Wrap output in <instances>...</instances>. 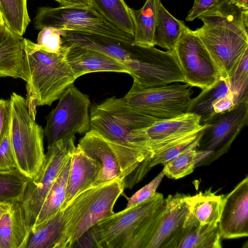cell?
Masks as SVG:
<instances>
[{
	"label": "cell",
	"mask_w": 248,
	"mask_h": 248,
	"mask_svg": "<svg viewBox=\"0 0 248 248\" xmlns=\"http://www.w3.org/2000/svg\"><path fill=\"white\" fill-rule=\"evenodd\" d=\"M198 18L203 25L193 32L227 82L248 49V11L223 0Z\"/></svg>",
	"instance_id": "6da1fadb"
},
{
	"label": "cell",
	"mask_w": 248,
	"mask_h": 248,
	"mask_svg": "<svg viewBox=\"0 0 248 248\" xmlns=\"http://www.w3.org/2000/svg\"><path fill=\"white\" fill-rule=\"evenodd\" d=\"M29 111L35 119L38 106L51 105L59 99L76 78L66 58L68 47L58 53H49L31 40L22 42Z\"/></svg>",
	"instance_id": "7a4b0ae2"
},
{
	"label": "cell",
	"mask_w": 248,
	"mask_h": 248,
	"mask_svg": "<svg viewBox=\"0 0 248 248\" xmlns=\"http://www.w3.org/2000/svg\"><path fill=\"white\" fill-rule=\"evenodd\" d=\"M124 188L114 179L78 193L62 211L64 228L59 248H71L90 228L114 213L113 208Z\"/></svg>",
	"instance_id": "3957f363"
},
{
	"label": "cell",
	"mask_w": 248,
	"mask_h": 248,
	"mask_svg": "<svg viewBox=\"0 0 248 248\" xmlns=\"http://www.w3.org/2000/svg\"><path fill=\"white\" fill-rule=\"evenodd\" d=\"M160 120L135 110L124 97L112 96L91 106L90 130H95L112 141L153 155L142 130Z\"/></svg>",
	"instance_id": "277c9868"
},
{
	"label": "cell",
	"mask_w": 248,
	"mask_h": 248,
	"mask_svg": "<svg viewBox=\"0 0 248 248\" xmlns=\"http://www.w3.org/2000/svg\"><path fill=\"white\" fill-rule=\"evenodd\" d=\"M164 199L156 192L148 199L104 218L84 234L93 248H129Z\"/></svg>",
	"instance_id": "5b68a950"
},
{
	"label": "cell",
	"mask_w": 248,
	"mask_h": 248,
	"mask_svg": "<svg viewBox=\"0 0 248 248\" xmlns=\"http://www.w3.org/2000/svg\"><path fill=\"white\" fill-rule=\"evenodd\" d=\"M10 100V135L17 168L32 179L38 175L45 160L44 129L30 114L25 98L13 93Z\"/></svg>",
	"instance_id": "8992f818"
},
{
	"label": "cell",
	"mask_w": 248,
	"mask_h": 248,
	"mask_svg": "<svg viewBox=\"0 0 248 248\" xmlns=\"http://www.w3.org/2000/svg\"><path fill=\"white\" fill-rule=\"evenodd\" d=\"M34 26L37 30L53 28L134 41L133 35L115 26L93 7H40L34 19Z\"/></svg>",
	"instance_id": "52a82bcc"
},
{
	"label": "cell",
	"mask_w": 248,
	"mask_h": 248,
	"mask_svg": "<svg viewBox=\"0 0 248 248\" xmlns=\"http://www.w3.org/2000/svg\"><path fill=\"white\" fill-rule=\"evenodd\" d=\"M186 83L145 88L133 82L123 97L132 108L159 119L176 117L186 113L193 93Z\"/></svg>",
	"instance_id": "ba28073f"
},
{
	"label": "cell",
	"mask_w": 248,
	"mask_h": 248,
	"mask_svg": "<svg viewBox=\"0 0 248 248\" xmlns=\"http://www.w3.org/2000/svg\"><path fill=\"white\" fill-rule=\"evenodd\" d=\"M75 140L74 136L48 145L39 173L30 179L26 186L21 203L30 232L50 189L76 147Z\"/></svg>",
	"instance_id": "9c48e42d"
},
{
	"label": "cell",
	"mask_w": 248,
	"mask_h": 248,
	"mask_svg": "<svg viewBox=\"0 0 248 248\" xmlns=\"http://www.w3.org/2000/svg\"><path fill=\"white\" fill-rule=\"evenodd\" d=\"M59 99L56 107L46 116L44 136L48 145L90 130L89 96L73 84Z\"/></svg>",
	"instance_id": "30bf717a"
},
{
	"label": "cell",
	"mask_w": 248,
	"mask_h": 248,
	"mask_svg": "<svg viewBox=\"0 0 248 248\" xmlns=\"http://www.w3.org/2000/svg\"><path fill=\"white\" fill-rule=\"evenodd\" d=\"M173 52L183 73L185 83L190 86L208 89L221 78L206 49L187 26Z\"/></svg>",
	"instance_id": "8fae6325"
},
{
	"label": "cell",
	"mask_w": 248,
	"mask_h": 248,
	"mask_svg": "<svg viewBox=\"0 0 248 248\" xmlns=\"http://www.w3.org/2000/svg\"><path fill=\"white\" fill-rule=\"evenodd\" d=\"M248 123V98H246L232 110L217 116L208 124L203 130L197 149L205 153L204 160H213L229 150Z\"/></svg>",
	"instance_id": "7c38bea8"
},
{
	"label": "cell",
	"mask_w": 248,
	"mask_h": 248,
	"mask_svg": "<svg viewBox=\"0 0 248 248\" xmlns=\"http://www.w3.org/2000/svg\"><path fill=\"white\" fill-rule=\"evenodd\" d=\"M62 46L87 47L104 53L124 65L130 74L143 46L128 41L97 34L65 30L62 35Z\"/></svg>",
	"instance_id": "4fadbf2b"
},
{
	"label": "cell",
	"mask_w": 248,
	"mask_h": 248,
	"mask_svg": "<svg viewBox=\"0 0 248 248\" xmlns=\"http://www.w3.org/2000/svg\"><path fill=\"white\" fill-rule=\"evenodd\" d=\"M208 125H202L198 115L186 112L176 117L160 120L143 129L142 134L153 155Z\"/></svg>",
	"instance_id": "5bb4252c"
},
{
	"label": "cell",
	"mask_w": 248,
	"mask_h": 248,
	"mask_svg": "<svg viewBox=\"0 0 248 248\" xmlns=\"http://www.w3.org/2000/svg\"><path fill=\"white\" fill-rule=\"evenodd\" d=\"M221 238L234 239L248 236V177L246 176L226 195L218 223Z\"/></svg>",
	"instance_id": "9a60e30c"
},
{
	"label": "cell",
	"mask_w": 248,
	"mask_h": 248,
	"mask_svg": "<svg viewBox=\"0 0 248 248\" xmlns=\"http://www.w3.org/2000/svg\"><path fill=\"white\" fill-rule=\"evenodd\" d=\"M185 195H169L165 199L164 214L147 248H178L189 210Z\"/></svg>",
	"instance_id": "2e32d148"
},
{
	"label": "cell",
	"mask_w": 248,
	"mask_h": 248,
	"mask_svg": "<svg viewBox=\"0 0 248 248\" xmlns=\"http://www.w3.org/2000/svg\"><path fill=\"white\" fill-rule=\"evenodd\" d=\"M77 146L102 165L101 171L94 186L114 179L121 180L122 171L116 153L106 139L98 132L93 130L87 132Z\"/></svg>",
	"instance_id": "e0dca14e"
},
{
	"label": "cell",
	"mask_w": 248,
	"mask_h": 248,
	"mask_svg": "<svg viewBox=\"0 0 248 248\" xmlns=\"http://www.w3.org/2000/svg\"><path fill=\"white\" fill-rule=\"evenodd\" d=\"M68 47L66 58L77 79L86 74L113 72L129 74L126 67L113 58L100 51L84 46Z\"/></svg>",
	"instance_id": "ac0fdd59"
},
{
	"label": "cell",
	"mask_w": 248,
	"mask_h": 248,
	"mask_svg": "<svg viewBox=\"0 0 248 248\" xmlns=\"http://www.w3.org/2000/svg\"><path fill=\"white\" fill-rule=\"evenodd\" d=\"M102 170L97 160L88 156L78 146L72 154V162L67 183L63 210L79 193L94 186Z\"/></svg>",
	"instance_id": "d6986e66"
},
{
	"label": "cell",
	"mask_w": 248,
	"mask_h": 248,
	"mask_svg": "<svg viewBox=\"0 0 248 248\" xmlns=\"http://www.w3.org/2000/svg\"><path fill=\"white\" fill-rule=\"evenodd\" d=\"M23 38L4 24L0 28V77L26 80Z\"/></svg>",
	"instance_id": "ffe728a7"
},
{
	"label": "cell",
	"mask_w": 248,
	"mask_h": 248,
	"mask_svg": "<svg viewBox=\"0 0 248 248\" xmlns=\"http://www.w3.org/2000/svg\"><path fill=\"white\" fill-rule=\"evenodd\" d=\"M30 234L21 202L10 203L0 214V248H26Z\"/></svg>",
	"instance_id": "44dd1931"
},
{
	"label": "cell",
	"mask_w": 248,
	"mask_h": 248,
	"mask_svg": "<svg viewBox=\"0 0 248 248\" xmlns=\"http://www.w3.org/2000/svg\"><path fill=\"white\" fill-rule=\"evenodd\" d=\"M224 196L216 195L211 188L194 196L185 195L189 210L187 218L202 226H217Z\"/></svg>",
	"instance_id": "7402d4cb"
},
{
	"label": "cell",
	"mask_w": 248,
	"mask_h": 248,
	"mask_svg": "<svg viewBox=\"0 0 248 248\" xmlns=\"http://www.w3.org/2000/svg\"><path fill=\"white\" fill-rule=\"evenodd\" d=\"M160 0H146L139 10L131 8L135 32L134 42L142 46H155L154 32L157 23L158 3Z\"/></svg>",
	"instance_id": "603a6c76"
},
{
	"label": "cell",
	"mask_w": 248,
	"mask_h": 248,
	"mask_svg": "<svg viewBox=\"0 0 248 248\" xmlns=\"http://www.w3.org/2000/svg\"><path fill=\"white\" fill-rule=\"evenodd\" d=\"M186 26L164 7L160 0L158 3L157 23L154 32V44L168 51H174Z\"/></svg>",
	"instance_id": "cb8c5ba5"
},
{
	"label": "cell",
	"mask_w": 248,
	"mask_h": 248,
	"mask_svg": "<svg viewBox=\"0 0 248 248\" xmlns=\"http://www.w3.org/2000/svg\"><path fill=\"white\" fill-rule=\"evenodd\" d=\"M72 154L64 163L46 196L32 230L61 210L66 197L67 183L72 162Z\"/></svg>",
	"instance_id": "d4e9b609"
},
{
	"label": "cell",
	"mask_w": 248,
	"mask_h": 248,
	"mask_svg": "<svg viewBox=\"0 0 248 248\" xmlns=\"http://www.w3.org/2000/svg\"><path fill=\"white\" fill-rule=\"evenodd\" d=\"M230 92L227 82L220 78L214 85L202 90L198 95L191 99L186 112L198 115L202 125L208 124L216 117L214 105Z\"/></svg>",
	"instance_id": "484cf974"
},
{
	"label": "cell",
	"mask_w": 248,
	"mask_h": 248,
	"mask_svg": "<svg viewBox=\"0 0 248 248\" xmlns=\"http://www.w3.org/2000/svg\"><path fill=\"white\" fill-rule=\"evenodd\" d=\"M63 228L62 211L61 210L33 229L26 248H59Z\"/></svg>",
	"instance_id": "4316f807"
},
{
	"label": "cell",
	"mask_w": 248,
	"mask_h": 248,
	"mask_svg": "<svg viewBox=\"0 0 248 248\" xmlns=\"http://www.w3.org/2000/svg\"><path fill=\"white\" fill-rule=\"evenodd\" d=\"M178 248H220L221 235L218 225L202 226L187 218Z\"/></svg>",
	"instance_id": "83f0119b"
},
{
	"label": "cell",
	"mask_w": 248,
	"mask_h": 248,
	"mask_svg": "<svg viewBox=\"0 0 248 248\" xmlns=\"http://www.w3.org/2000/svg\"><path fill=\"white\" fill-rule=\"evenodd\" d=\"M92 7L108 22L134 36L135 28L129 8L124 0H91Z\"/></svg>",
	"instance_id": "f1b7e54d"
},
{
	"label": "cell",
	"mask_w": 248,
	"mask_h": 248,
	"mask_svg": "<svg viewBox=\"0 0 248 248\" xmlns=\"http://www.w3.org/2000/svg\"><path fill=\"white\" fill-rule=\"evenodd\" d=\"M27 0H0V9L4 24L22 36L30 22Z\"/></svg>",
	"instance_id": "f546056e"
},
{
	"label": "cell",
	"mask_w": 248,
	"mask_h": 248,
	"mask_svg": "<svg viewBox=\"0 0 248 248\" xmlns=\"http://www.w3.org/2000/svg\"><path fill=\"white\" fill-rule=\"evenodd\" d=\"M205 158L203 152L193 148L181 153L164 165L165 175L178 179L191 174Z\"/></svg>",
	"instance_id": "4dcf8cb0"
},
{
	"label": "cell",
	"mask_w": 248,
	"mask_h": 248,
	"mask_svg": "<svg viewBox=\"0 0 248 248\" xmlns=\"http://www.w3.org/2000/svg\"><path fill=\"white\" fill-rule=\"evenodd\" d=\"M30 179L18 169L11 172H0V202H21Z\"/></svg>",
	"instance_id": "1f68e13d"
},
{
	"label": "cell",
	"mask_w": 248,
	"mask_h": 248,
	"mask_svg": "<svg viewBox=\"0 0 248 248\" xmlns=\"http://www.w3.org/2000/svg\"><path fill=\"white\" fill-rule=\"evenodd\" d=\"M204 129L189 135L177 143L154 154L149 162V170L158 164L164 165L181 153L188 150L193 148L197 149Z\"/></svg>",
	"instance_id": "d6a6232c"
},
{
	"label": "cell",
	"mask_w": 248,
	"mask_h": 248,
	"mask_svg": "<svg viewBox=\"0 0 248 248\" xmlns=\"http://www.w3.org/2000/svg\"><path fill=\"white\" fill-rule=\"evenodd\" d=\"M226 82L233 95L236 105L242 100L248 98V49Z\"/></svg>",
	"instance_id": "836d02e7"
},
{
	"label": "cell",
	"mask_w": 248,
	"mask_h": 248,
	"mask_svg": "<svg viewBox=\"0 0 248 248\" xmlns=\"http://www.w3.org/2000/svg\"><path fill=\"white\" fill-rule=\"evenodd\" d=\"M65 31L53 28H44L38 34L36 44L45 51L58 53L62 48V35Z\"/></svg>",
	"instance_id": "e575fe53"
},
{
	"label": "cell",
	"mask_w": 248,
	"mask_h": 248,
	"mask_svg": "<svg viewBox=\"0 0 248 248\" xmlns=\"http://www.w3.org/2000/svg\"><path fill=\"white\" fill-rule=\"evenodd\" d=\"M17 169L9 129L0 142V172H11Z\"/></svg>",
	"instance_id": "d590c367"
},
{
	"label": "cell",
	"mask_w": 248,
	"mask_h": 248,
	"mask_svg": "<svg viewBox=\"0 0 248 248\" xmlns=\"http://www.w3.org/2000/svg\"><path fill=\"white\" fill-rule=\"evenodd\" d=\"M165 175V172L163 168L162 171L149 184L127 199V203L125 208H130L152 197L156 192V190Z\"/></svg>",
	"instance_id": "8d00e7d4"
},
{
	"label": "cell",
	"mask_w": 248,
	"mask_h": 248,
	"mask_svg": "<svg viewBox=\"0 0 248 248\" xmlns=\"http://www.w3.org/2000/svg\"><path fill=\"white\" fill-rule=\"evenodd\" d=\"M223 0H194L191 9L189 11L186 20L192 21L203 13L213 8Z\"/></svg>",
	"instance_id": "74e56055"
},
{
	"label": "cell",
	"mask_w": 248,
	"mask_h": 248,
	"mask_svg": "<svg viewBox=\"0 0 248 248\" xmlns=\"http://www.w3.org/2000/svg\"><path fill=\"white\" fill-rule=\"evenodd\" d=\"M11 118L10 99H0V142L10 129Z\"/></svg>",
	"instance_id": "f35d334b"
},
{
	"label": "cell",
	"mask_w": 248,
	"mask_h": 248,
	"mask_svg": "<svg viewBox=\"0 0 248 248\" xmlns=\"http://www.w3.org/2000/svg\"><path fill=\"white\" fill-rule=\"evenodd\" d=\"M236 106L233 95L230 91L227 94L217 101L214 105L213 110L217 117L220 114L231 111Z\"/></svg>",
	"instance_id": "ab89813d"
},
{
	"label": "cell",
	"mask_w": 248,
	"mask_h": 248,
	"mask_svg": "<svg viewBox=\"0 0 248 248\" xmlns=\"http://www.w3.org/2000/svg\"><path fill=\"white\" fill-rule=\"evenodd\" d=\"M61 6H79L92 7L91 0H55Z\"/></svg>",
	"instance_id": "60d3db41"
},
{
	"label": "cell",
	"mask_w": 248,
	"mask_h": 248,
	"mask_svg": "<svg viewBox=\"0 0 248 248\" xmlns=\"http://www.w3.org/2000/svg\"><path fill=\"white\" fill-rule=\"evenodd\" d=\"M233 5L243 11H248V0H228Z\"/></svg>",
	"instance_id": "b9f144b4"
},
{
	"label": "cell",
	"mask_w": 248,
	"mask_h": 248,
	"mask_svg": "<svg viewBox=\"0 0 248 248\" xmlns=\"http://www.w3.org/2000/svg\"><path fill=\"white\" fill-rule=\"evenodd\" d=\"M9 204L0 202V214L8 207Z\"/></svg>",
	"instance_id": "7bdbcfd3"
},
{
	"label": "cell",
	"mask_w": 248,
	"mask_h": 248,
	"mask_svg": "<svg viewBox=\"0 0 248 248\" xmlns=\"http://www.w3.org/2000/svg\"><path fill=\"white\" fill-rule=\"evenodd\" d=\"M4 21L3 20L1 15L0 16V28L4 24Z\"/></svg>",
	"instance_id": "ee69618b"
},
{
	"label": "cell",
	"mask_w": 248,
	"mask_h": 248,
	"mask_svg": "<svg viewBox=\"0 0 248 248\" xmlns=\"http://www.w3.org/2000/svg\"><path fill=\"white\" fill-rule=\"evenodd\" d=\"M0 15H1L0 9Z\"/></svg>",
	"instance_id": "f6af8a7d"
}]
</instances>
